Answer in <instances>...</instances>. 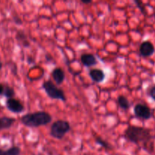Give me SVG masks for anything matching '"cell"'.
<instances>
[{"label": "cell", "mask_w": 155, "mask_h": 155, "mask_svg": "<svg viewBox=\"0 0 155 155\" xmlns=\"http://www.w3.org/2000/svg\"><path fill=\"white\" fill-rule=\"evenodd\" d=\"M118 106L123 110H128L130 107V102L129 101L128 98L124 95H120L117 98Z\"/></svg>", "instance_id": "cell-14"}, {"label": "cell", "mask_w": 155, "mask_h": 155, "mask_svg": "<svg viewBox=\"0 0 155 155\" xmlns=\"http://www.w3.org/2000/svg\"><path fill=\"white\" fill-rule=\"evenodd\" d=\"M2 68V62L0 61V71H1Z\"/></svg>", "instance_id": "cell-22"}, {"label": "cell", "mask_w": 155, "mask_h": 155, "mask_svg": "<svg viewBox=\"0 0 155 155\" xmlns=\"http://www.w3.org/2000/svg\"><path fill=\"white\" fill-rule=\"evenodd\" d=\"M21 150L18 146H12L7 150L0 148V155H21Z\"/></svg>", "instance_id": "cell-12"}, {"label": "cell", "mask_w": 155, "mask_h": 155, "mask_svg": "<svg viewBox=\"0 0 155 155\" xmlns=\"http://www.w3.org/2000/svg\"><path fill=\"white\" fill-rule=\"evenodd\" d=\"M14 21H15V22L17 24H19V25L22 24V21H21L19 18H14Z\"/></svg>", "instance_id": "cell-20"}, {"label": "cell", "mask_w": 155, "mask_h": 155, "mask_svg": "<svg viewBox=\"0 0 155 155\" xmlns=\"http://www.w3.org/2000/svg\"><path fill=\"white\" fill-rule=\"evenodd\" d=\"M6 107L8 110L15 114H20L24 110V106L19 100L16 98H8L6 100Z\"/></svg>", "instance_id": "cell-6"}, {"label": "cell", "mask_w": 155, "mask_h": 155, "mask_svg": "<svg viewBox=\"0 0 155 155\" xmlns=\"http://www.w3.org/2000/svg\"><path fill=\"white\" fill-rule=\"evenodd\" d=\"M154 45L152 42L148 40L142 42L139 46V54L142 57H150L154 54Z\"/></svg>", "instance_id": "cell-7"}, {"label": "cell", "mask_w": 155, "mask_h": 155, "mask_svg": "<svg viewBox=\"0 0 155 155\" xmlns=\"http://www.w3.org/2000/svg\"><path fill=\"white\" fill-rule=\"evenodd\" d=\"M124 138L136 145L142 143L147 146L152 141L153 136L149 129L137 126H129L124 132Z\"/></svg>", "instance_id": "cell-1"}, {"label": "cell", "mask_w": 155, "mask_h": 155, "mask_svg": "<svg viewBox=\"0 0 155 155\" xmlns=\"http://www.w3.org/2000/svg\"><path fill=\"white\" fill-rule=\"evenodd\" d=\"M4 90H5V86L2 84V83H0V95H3V93H4Z\"/></svg>", "instance_id": "cell-19"}, {"label": "cell", "mask_w": 155, "mask_h": 155, "mask_svg": "<svg viewBox=\"0 0 155 155\" xmlns=\"http://www.w3.org/2000/svg\"><path fill=\"white\" fill-rule=\"evenodd\" d=\"M135 3L136 4L137 7L140 9L141 12H142V13L145 14L146 11H145V5H144V3L142 2V1H139V0H136V1H135Z\"/></svg>", "instance_id": "cell-17"}, {"label": "cell", "mask_w": 155, "mask_h": 155, "mask_svg": "<svg viewBox=\"0 0 155 155\" xmlns=\"http://www.w3.org/2000/svg\"><path fill=\"white\" fill-rule=\"evenodd\" d=\"M80 61H81L82 64L86 68L95 66L98 63L95 56L92 54H89V53H85V54H82L80 57Z\"/></svg>", "instance_id": "cell-9"}, {"label": "cell", "mask_w": 155, "mask_h": 155, "mask_svg": "<svg viewBox=\"0 0 155 155\" xmlns=\"http://www.w3.org/2000/svg\"><path fill=\"white\" fill-rule=\"evenodd\" d=\"M16 38L17 39H18V42H21L24 47H26V48H27V47L30 46V42L28 41L27 35L25 34V33H24V31H22V30L18 31L16 35Z\"/></svg>", "instance_id": "cell-13"}, {"label": "cell", "mask_w": 155, "mask_h": 155, "mask_svg": "<svg viewBox=\"0 0 155 155\" xmlns=\"http://www.w3.org/2000/svg\"><path fill=\"white\" fill-rule=\"evenodd\" d=\"M81 2L83 4H90L92 2V1H90V0H88V1H86V0H82Z\"/></svg>", "instance_id": "cell-21"}, {"label": "cell", "mask_w": 155, "mask_h": 155, "mask_svg": "<svg viewBox=\"0 0 155 155\" xmlns=\"http://www.w3.org/2000/svg\"><path fill=\"white\" fill-rule=\"evenodd\" d=\"M71 130V124L64 120H58L51 124L50 136L56 139H62Z\"/></svg>", "instance_id": "cell-3"}, {"label": "cell", "mask_w": 155, "mask_h": 155, "mask_svg": "<svg viewBox=\"0 0 155 155\" xmlns=\"http://www.w3.org/2000/svg\"><path fill=\"white\" fill-rule=\"evenodd\" d=\"M51 77L57 85H61L65 80V73L61 68H56L51 71Z\"/></svg>", "instance_id": "cell-10"}, {"label": "cell", "mask_w": 155, "mask_h": 155, "mask_svg": "<svg viewBox=\"0 0 155 155\" xmlns=\"http://www.w3.org/2000/svg\"><path fill=\"white\" fill-rule=\"evenodd\" d=\"M3 95L5 97H6L8 99V98H13V97L15 95V92L13 88L6 85V86H5V90Z\"/></svg>", "instance_id": "cell-15"}, {"label": "cell", "mask_w": 155, "mask_h": 155, "mask_svg": "<svg viewBox=\"0 0 155 155\" xmlns=\"http://www.w3.org/2000/svg\"><path fill=\"white\" fill-rule=\"evenodd\" d=\"M52 117L46 111H36L29 113L21 117V122L22 124L30 128L45 126L51 123Z\"/></svg>", "instance_id": "cell-2"}, {"label": "cell", "mask_w": 155, "mask_h": 155, "mask_svg": "<svg viewBox=\"0 0 155 155\" xmlns=\"http://www.w3.org/2000/svg\"><path fill=\"white\" fill-rule=\"evenodd\" d=\"M16 120L10 117H0V130H8L11 128L14 124L15 123Z\"/></svg>", "instance_id": "cell-11"}, {"label": "cell", "mask_w": 155, "mask_h": 155, "mask_svg": "<svg viewBox=\"0 0 155 155\" xmlns=\"http://www.w3.org/2000/svg\"><path fill=\"white\" fill-rule=\"evenodd\" d=\"M42 89H44L45 92L48 97L50 98L56 100H61L62 101H65L67 100L66 95H65L64 92L58 87L55 84H54L51 80H46L42 83Z\"/></svg>", "instance_id": "cell-4"}, {"label": "cell", "mask_w": 155, "mask_h": 155, "mask_svg": "<svg viewBox=\"0 0 155 155\" xmlns=\"http://www.w3.org/2000/svg\"><path fill=\"white\" fill-rule=\"evenodd\" d=\"M95 142H96L98 145H99L100 146L102 147V148H105V149L110 150V149H112V148H113V147L111 146V145H110V144H109L107 141H105L104 139H101V138H100V137L95 138Z\"/></svg>", "instance_id": "cell-16"}, {"label": "cell", "mask_w": 155, "mask_h": 155, "mask_svg": "<svg viewBox=\"0 0 155 155\" xmlns=\"http://www.w3.org/2000/svg\"><path fill=\"white\" fill-rule=\"evenodd\" d=\"M148 95L154 101H155V86H153L152 87L150 88V89L148 90Z\"/></svg>", "instance_id": "cell-18"}, {"label": "cell", "mask_w": 155, "mask_h": 155, "mask_svg": "<svg viewBox=\"0 0 155 155\" xmlns=\"http://www.w3.org/2000/svg\"><path fill=\"white\" fill-rule=\"evenodd\" d=\"M89 75L92 80V81L95 82L97 83H102L106 77L104 71H102L101 69H98V68L90 70L89 72Z\"/></svg>", "instance_id": "cell-8"}, {"label": "cell", "mask_w": 155, "mask_h": 155, "mask_svg": "<svg viewBox=\"0 0 155 155\" xmlns=\"http://www.w3.org/2000/svg\"><path fill=\"white\" fill-rule=\"evenodd\" d=\"M134 114L136 117L142 120H149L152 117V111L148 105L142 103H138L134 107Z\"/></svg>", "instance_id": "cell-5"}]
</instances>
